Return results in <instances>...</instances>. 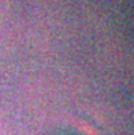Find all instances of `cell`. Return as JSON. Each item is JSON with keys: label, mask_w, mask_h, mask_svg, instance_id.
Here are the masks:
<instances>
[{"label": "cell", "mask_w": 134, "mask_h": 135, "mask_svg": "<svg viewBox=\"0 0 134 135\" xmlns=\"http://www.w3.org/2000/svg\"><path fill=\"white\" fill-rule=\"evenodd\" d=\"M52 135H78V134H74L73 131H67V130H62V131H55Z\"/></svg>", "instance_id": "1"}]
</instances>
